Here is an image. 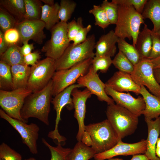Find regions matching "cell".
I'll list each match as a JSON object with an SVG mask.
<instances>
[{"label": "cell", "mask_w": 160, "mask_h": 160, "mask_svg": "<svg viewBox=\"0 0 160 160\" xmlns=\"http://www.w3.org/2000/svg\"><path fill=\"white\" fill-rule=\"evenodd\" d=\"M96 154L91 147L78 141L66 156L65 160H89Z\"/></svg>", "instance_id": "cell-26"}, {"label": "cell", "mask_w": 160, "mask_h": 160, "mask_svg": "<svg viewBox=\"0 0 160 160\" xmlns=\"http://www.w3.org/2000/svg\"><path fill=\"white\" fill-rule=\"evenodd\" d=\"M156 154L160 160V137H159L157 142L156 149Z\"/></svg>", "instance_id": "cell-52"}, {"label": "cell", "mask_w": 160, "mask_h": 160, "mask_svg": "<svg viewBox=\"0 0 160 160\" xmlns=\"http://www.w3.org/2000/svg\"><path fill=\"white\" fill-rule=\"evenodd\" d=\"M105 91L116 104L125 108L138 117L143 114L145 105L142 97L139 96L135 98L128 92H118L106 86Z\"/></svg>", "instance_id": "cell-14"}, {"label": "cell", "mask_w": 160, "mask_h": 160, "mask_svg": "<svg viewBox=\"0 0 160 160\" xmlns=\"http://www.w3.org/2000/svg\"><path fill=\"white\" fill-rule=\"evenodd\" d=\"M41 1L44 3V4L49 5H52L55 3L53 0H41Z\"/></svg>", "instance_id": "cell-53"}, {"label": "cell", "mask_w": 160, "mask_h": 160, "mask_svg": "<svg viewBox=\"0 0 160 160\" xmlns=\"http://www.w3.org/2000/svg\"><path fill=\"white\" fill-rule=\"evenodd\" d=\"M106 115L120 140L133 134L137 129L138 117L123 107L108 105Z\"/></svg>", "instance_id": "cell-3"}, {"label": "cell", "mask_w": 160, "mask_h": 160, "mask_svg": "<svg viewBox=\"0 0 160 160\" xmlns=\"http://www.w3.org/2000/svg\"><path fill=\"white\" fill-rule=\"evenodd\" d=\"M82 87H83L82 86L78 84H74L56 95L51 100V103L56 112V118L55 129L50 131L47 136L52 140H57L58 143L64 142L66 140L65 137L60 134L58 130L59 123L61 120L60 115L62 109L65 106L69 110L73 108L72 98L71 97V93L74 89Z\"/></svg>", "instance_id": "cell-12"}, {"label": "cell", "mask_w": 160, "mask_h": 160, "mask_svg": "<svg viewBox=\"0 0 160 160\" xmlns=\"http://www.w3.org/2000/svg\"><path fill=\"white\" fill-rule=\"evenodd\" d=\"M5 39L9 46L16 44L20 41L18 31L15 28L9 29L4 33Z\"/></svg>", "instance_id": "cell-43"}, {"label": "cell", "mask_w": 160, "mask_h": 160, "mask_svg": "<svg viewBox=\"0 0 160 160\" xmlns=\"http://www.w3.org/2000/svg\"><path fill=\"white\" fill-rule=\"evenodd\" d=\"M76 82L96 96L99 100L105 102L108 105L115 104L113 100L105 92V83L101 80L97 73L94 72L91 66L87 73L79 78Z\"/></svg>", "instance_id": "cell-16"}, {"label": "cell", "mask_w": 160, "mask_h": 160, "mask_svg": "<svg viewBox=\"0 0 160 160\" xmlns=\"http://www.w3.org/2000/svg\"><path fill=\"white\" fill-rule=\"evenodd\" d=\"M83 27L82 18L81 17H78L77 20H73L67 23L68 36L70 42L73 41L78 32Z\"/></svg>", "instance_id": "cell-40"}, {"label": "cell", "mask_w": 160, "mask_h": 160, "mask_svg": "<svg viewBox=\"0 0 160 160\" xmlns=\"http://www.w3.org/2000/svg\"><path fill=\"white\" fill-rule=\"evenodd\" d=\"M56 71V60L48 57L31 66L27 89L32 92L44 89L52 80Z\"/></svg>", "instance_id": "cell-7"}, {"label": "cell", "mask_w": 160, "mask_h": 160, "mask_svg": "<svg viewBox=\"0 0 160 160\" xmlns=\"http://www.w3.org/2000/svg\"><path fill=\"white\" fill-rule=\"evenodd\" d=\"M45 24L41 20L25 19L16 24V28L19 32L20 41L22 43L32 40L41 44L45 37L43 30Z\"/></svg>", "instance_id": "cell-15"}, {"label": "cell", "mask_w": 160, "mask_h": 160, "mask_svg": "<svg viewBox=\"0 0 160 160\" xmlns=\"http://www.w3.org/2000/svg\"><path fill=\"white\" fill-rule=\"evenodd\" d=\"M11 66L4 61H0V88L5 91L13 90Z\"/></svg>", "instance_id": "cell-30"}, {"label": "cell", "mask_w": 160, "mask_h": 160, "mask_svg": "<svg viewBox=\"0 0 160 160\" xmlns=\"http://www.w3.org/2000/svg\"><path fill=\"white\" fill-rule=\"evenodd\" d=\"M100 6L104 10L111 24H116L118 17V5L112 1L105 0Z\"/></svg>", "instance_id": "cell-38"}, {"label": "cell", "mask_w": 160, "mask_h": 160, "mask_svg": "<svg viewBox=\"0 0 160 160\" xmlns=\"http://www.w3.org/2000/svg\"><path fill=\"white\" fill-rule=\"evenodd\" d=\"M140 94L143 98L145 107L143 114L145 119L153 120L160 115V97L151 93L143 86L140 87Z\"/></svg>", "instance_id": "cell-21"}, {"label": "cell", "mask_w": 160, "mask_h": 160, "mask_svg": "<svg viewBox=\"0 0 160 160\" xmlns=\"http://www.w3.org/2000/svg\"><path fill=\"white\" fill-rule=\"evenodd\" d=\"M151 59H142L134 65L131 75L138 85L140 87L145 86L151 94L160 97V85L155 79Z\"/></svg>", "instance_id": "cell-11"}, {"label": "cell", "mask_w": 160, "mask_h": 160, "mask_svg": "<svg viewBox=\"0 0 160 160\" xmlns=\"http://www.w3.org/2000/svg\"><path fill=\"white\" fill-rule=\"evenodd\" d=\"M9 45L6 41L4 33L0 30V55L4 53L7 49Z\"/></svg>", "instance_id": "cell-47"}, {"label": "cell", "mask_w": 160, "mask_h": 160, "mask_svg": "<svg viewBox=\"0 0 160 160\" xmlns=\"http://www.w3.org/2000/svg\"><path fill=\"white\" fill-rule=\"evenodd\" d=\"M107 160H124L121 159H120L118 158H111L108 159Z\"/></svg>", "instance_id": "cell-54"}, {"label": "cell", "mask_w": 160, "mask_h": 160, "mask_svg": "<svg viewBox=\"0 0 160 160\" xmlns=\"http://www.w3.org/2000/svg\"><path fill=\"white\" fill-rule=\"evenodd\" d=\"M59 7L60 4L57 2L52 5L44 4L41 7L40 20L45 23L47 30H50L60 22L58 15Z\"/></svg>", "instance_id": "cell-25"}, {"label": "cell", "mask_w": 160, "mask_h": 160, "mask_svg": "<svg viewBox=\"0 0 160 160\" xmlns=\"http://www.w3.org/2000/svg\"><path fill=\"white\" fill-rule=\"evenodd\" d=\"M150 32L152 40V48L148 59H151L160 56V37L152 30H150Z\"/></svg>", "instance_id": "cell-42"}, {"label": "cell", "mask_w": 160, "mask_h": 160, "mask_svg": "<svg viewBox=\"0 0 160 160\" xmlns=\"http://www.w3.org/2000/svg\"><path fill=\"white\" fill-rule=\"evenodd\" d=\"M52 81L51 80L42 90L32 92L25 99L20 111L21 117L27 123L30 118L38 119L47 126L52 100Z\"/></svg>", "instance_id": "cell-1"}, {"label": "cell", "mask_w": 160, "mask_h": 160, "mask_svg": "<svg viewBox=\"0 0 160 160\" xmlns=\"http://www.w3.org/2000/svg\"><path fill=\"white\" fill-rule=\"evenodd\" d=\"M0 160H1V159H0Z\"/></svg>", "instance_id": "cell-57"}, {"label": "cell", "mask_w": 160, "mask_h": 160, "mask_svg": "<svg viewBox=\"0 0 160 160\" xmlns=\"http://www.w3.org/2000/svg\"><path fill=\"white\" fill-rule=\"evenodd\" d=\"M0 117L7 121L19 133L23 142L28 147L32 153H38L37 143L40 128L36 124L33 123L28 124L23 121L12 118L2 109H0Z\"/></svg>", "instance_id": "cell-10"}, {"label": "cell", "mask_w": 160, "mask_h": 160, "mask_svg": "<svg viewBox=\"0 0 160 160\" xmlns=\"http://www.w3.org/2000/svg\"><path fill=\"white\" fill-rule=\"evenodd\" d=\"M23 45L20 47V49L21 53L24 56L26 55L31 53L34 49V47L33 44H29L28 41H25L23 43Z\"/></svg>", "instance_id": "cell-46"}, {"label": "cell", "mask_w": 160, "mask_h": 160, "mask_svg": "<svg viewBox=\"0 0 160 160\" xmlns=\"http://www.w3.org/2000/svg\"><path fill=\"white\" fill-rule=\"evenodd\" d=\"M67 23L60 21L50 30L51 37L42 47L41 51L47 57L57 60L70 44Z\"/></svg>", "instance_id": "cell-8"}, {"label": "cell", "mask_w": 160, "mask_h": 160, "mask_svg": "<svg viewBox=\"0 0 160 160\" xmlns=\"http://www.w3.org/2000/svg\"><path fill=\"white\" fill-rule=\"evenodd\" d=\"M92 59L85 60L68 69L56 71L52 79V96L54 97L74 84L79 78L86 74L91 65Z\"/></svg>", "instance_id": "cell-6"}, {"label": "cell", "mask_w": 160, "mask_h": 160, "mask_svg": "<svg viewBox=\"0 0 160 160\" xmlns=\"http://www.w3.org/2000/svg\"><path fill=\"white\" fill-rule=\"evenodd\" d=\"M106 86L119 92H132L140 94V87L133 80L131 74L117 71L105 83Z\"/></svg>", "instance_id": "cell-18"}, {"label": "cell", "mask_w": 160, "mask_h": 160, "mask_svg": "<svg viewBox=\"0 0 160 160\" xmlns=\"http://www.w3.org/2000/svg\"><path fill=\"white\" fill-rule=\"evenodd\" d=\"M151 60L153 64V69L160 68V56Z\"/></svg>", "instance_id": "cell-50"}, {"label": "cell", "mask_w": 160, "mask_h": 160, "mask_svg": "<svg viewBox=\"0 0 160 160\" xmlns=\"http://www.w3.org/2000/svg\"><path fill=\"white\" fill-rule=\"evenodd\" d=\"M17 23L13 16L0 7V27L2 31L4 33L9 29L15 28Z\"/></svg>", "instance_id": "cell-37"}, {"label": "cell", "mask_w": 160, "mask_h": 160, "mask_svg": "<svg viewBox=\"0 0 160 160\" xmlns=\"http://www.w3.org/2000/svg\"><path fill=\"white\" fill-rule=\"evenodd\" d=\"M32 92L27 88L9 91L0 89V106L10 117L24 122L21 116V110L25 99Z\"/></svg>", "instance_id": "cell-9"}, {"label": "cell", "mask_w": 160, "mask_h": 160, "mask_svg": "<svg viewBox=\"0 0 160 160\" xmlns=\"http://www.w3.org/2000/svg\"><path fill=\"white\" fill-rule=\"evenodd\" d=\"M13 90L27 88L31 67L26 65L17 64L11 66Z\"/></svg>", "instance_id": "cell-22"}, {"label": "cell", "mask_w": 160, "mask_h": 160, "mask_svg": "<svg viewBox=\"0 0 160 160\" xmlns=\"http://www.w3.org/2000/svg\"><path fill=\"white\" fill-rule=\"evenodd\" d=\"M0 159L22 160L21 155L4 143L0 145Z\"/></svg>", "instance_id": "cell-39"}, {"label": "cell", "mask_w": 160, "mask_h": 160, "mask_svg": "<svg viewBox=\"0 0 160 160\" xmlns=\"http://www.w3.org/2000/svg\"><path fill=\"white\" fill-rule=\"evenodd\" d=\"M0 4L10 14L17 18L25 19V9L24 0H1Z\"/></svg>", "instance_id": "cell-28"}, {"label": "cell", "mask_w": 160, "mask_h": 160, "mask_svg": "<svg viewBox=\"0 0 160 160\" xmlns=\"http://www.w3.org/2000/svg\"><path fill=\"white\" fill-rule=\"evenodd\" d=\"M118 17L114 32L119 38H128L132 40V45L135 47L140 33L141 24H145L141 14L138 13L134 7L118 5Z\"/></svg>", "instance_id": "cell-2"}, {"label": "cell", "mask_w": 160, "mask_h": 160, "mask_svg": "<svg viewBox=\"0 0 160 160\" xmlns=\"http://www.w3.org/2000/svg\"><path fill=\"white\" fill-rule=\"evenodd\" d=\"M119 38L112 30L101 36L96 42L95 56H114L116 51V44Z\"/></svg>", "instance_id": "cell-20"}, {"label": "cell", "mask_w": 160, "mask_h": 160, "mask_svg": "<svg viewBox=\"0 0 160 160\" xmlns=\"http://www.w3.org/2000/svg\"><path fill=\"white\" fill-rule=\"evenodd\" d=\"M81 141L88 146H91L92 144V140L89 134L87 131L84 132Z\"/></svg>", "instance_id": "cell-48"}, {"label": "cell", "mask_w": 160, "mask_h": 160, "mask_svg": "<svg viewBox=\"0 0 160 160\" xmlns=\"http://www.w3.org/2000/svg\"><path fill=\"white\" fill-rule=\"evenodd\" d=\"M92 95L87 88L82 91L78 88L74 89L71 93L74 109V117L76 119L79 126L78 131L76 136L78 141H81L84 131V120L86 112V102Z\"/></svg>", "instance_id": "cell-17"}, {"label": "cell", "mask_w": 160, "mask_h": 160, "mask_svg": "<svg viewBox=\"0 0 160 160\" xmlns=\"http://www.w3.org/2000/svg\"><path fill=\"white\" fill-rule=\"evenodd\" d=\"M149 29L145 24L140 31L137 39L136 47L141 59L149 58L152 48V40Z\"/></svg>", "instance_id": "cell-24"}, {"label": "cell", "mask_w": 160, "mask_h": 160, "mask_svg": "<svg viewBox=\"0 0 160 160\" xmlns=\"http://www.w3.org/2000/svg\"><path fill=\"white\" fill-rule=\"evenodd\" d=\"M84 131L89 134L92 142L91 148L96 154L110 149L121 140L107 119L85 125Z\"/></svg>", "instance_id": "cell-4"}, {"label": "cell", "mask_w": 160, "mask_h": 160, "mask_svg": "<svg viewBox=\"0 0 160 160\" xmlns=\"http://www.w3.org/2000/svg\"><path fill=\"white\" fill-rule=\"evenodd\" d=\"M41 57L40 53L37 51L31 52L24 56V62L25 65L32 66L35 65Z\"/></svg>", "instance_id": "cell-45"}, {"label": "cell", "mask_w": 160, "mask_h": 160, "mask_svg": "<svg viewBox=\"0 0 160 160\" xmlns=\"http://www.w3.org/2000/svg\"><path fill=\"white\" fill-rule=\"evenodd\" d=\"M153 74L156 81L160 85V68L154 69Z\"/></svg>", "instance_id": "cell-51"}, {"label": "cell", "mask_w": 160, "mask_h": 160, "mask_svg": "<svg viewBox=\"0 0 160 160\" xmlns=\"http://www.w3.org/2000/svg\"><path fill=\"white\" fill-rule=\"evenodd\" d=\"M147 0H112V1L118 5L132 6L138 13L141 14Z\"/></svg>", "instance_id": "cell-41"}, {"label": "cell", "mask_w": 160, "mask_h": 160, "mask_svg": "<svg viewBox=\"0 0 160 160\" xmlns=\"http://www.w3.org/2000/svg\"><path fill=\"white\" fill-rule=\"evenodd\" d=\"M111 57L104 56H95L92 59L91 65L95 73L100 71L102 73H106L111 64Z\"/></svg>", "instance_id": "cell-36"}, {"label": "cell", "mask_w": 160, "mask_h": 160, "mask_svg": "<svg viewBox=\"0 0 160 160\" xmlns=\"http://www.w3.org/2000/svg\"><path fill=\"white\" fill-rule=\"evenodd\" d=\"M20 47L17 44L9 46L6 51L0 55L1 60L11 66L17 64L25 65L24 56L21 52Z\"/></svg>", "instance_id": "cell-27"}, {"label": "cell", "mask_w": 160, "mask_h": 160, "mask_svg": "<svg viewBox=\"0 0 160 160\" xmlns=\"http://www.w3.org/2000/svg\"><path fill=\"white\" fill-rule=\"evenodd\" d=\"M148 129L146 150L145 154L149 160H160L156 154L157 140L160 134V116L155 120L145 119Z\"/></svg>", "instance_id": "cell-19"}, {"label": "cell", "mask_w": 160, "mask_h": 160, "mask_svg": "<svg viewBox=\"0 0 160 160\" xmlns=\"http://www.w3.org/2000/svg\"><path fill=\"white\" fill-rule=\"evenodd\" d=\"M89 12L94 16L95 25L105 29L111 24L104 10L100 5H94L92 8L89 10Z\"/></svg>", "instance_id": "cell-34"}, {"label": "cell", "mask_w": 160, "mask_h": 160, "mask_svg": "<svg viewBox=\"0 0 160 160\" xmlns=\"http://www.w3.org/2000/svg\"><path fill=\"white\" fill-rule=\"evenodd\" d=\"M157 33L160 37V29L158 30Z\"/></svg>", "instance_id": "cell-56"}, {"label": "cell", "mask_w": 160, "mask_h": 160, "mask_svg": "<svg viewBox=\"0 0 160 160\" xmlns=\"http://www.w3.org/2000/svg\"><path fill=\"white\" fill-rule=\"evenodd\" d=\"M58 11L60 21L67 23L71 18L76 6V3L71 0H61Z\"/></svg>", "instance_id": "cell-32"}, {"label": "cell", "mask_w": 160, "mask_h": 160, "mask_svg": "<svg viewBox=\"0 0 160 160\" xmlns=\"http://www.w3.org/2000/svg\"><path fill=\"white\" fill-rule=\"evenodd\" d=\"M96 44L94 34L88 37L84 42L73 45L70 44L62 55L56 60V71L68 68L76 64L95 56Z\"/></svg>", "instance_id": "cell-5"}, {"label": "cell", "mask_w": 160, "mask_h": 160, "mask_svg": "<svg viewBox=\"0 0 160 160\" xmlns=\"http://www.w3.org/2000/svg\"><path fill=\"white\" fill-rule=\"evenodd\" d=\"M25 3V19L40 20L41 7L43 5L40 0H24Z\"/></svg>", "instance_id": "cell-31"}, {"label": "cell", "mask_w": 160, "mask_h": 160, "mask_svg": "<svg viewBox=\"0 0 160 160\" xmlns=\"http://www.w3.org/2000/svg\"><path fill=\"white\" fill-rule=\"evenodd\" d=\"M146 150V140L142 139L140 141L132 143H125L120 140L110 149L96 154L93 158L95 160H105L117 156L145 154Z\"/></svg>", "instance_id": "cell-13"}, {"label": "cell", "mask_w": 160, "mask_h": 160, "mask_svg": "<svg viewBox=\"0 0 160 160\" xmlns=\"http://www.w3.org/2000/svg\"><path fill=\"white\" fill-rule=\"evenodd\" d=\"M112 64L119 71L130 74L133 71L134 65L120 51L112 60Z\"/></svg>", "instance_id": "cell-33"}, {"label": "cell", "mask_w": 160, "mask_h": 160, "mask_svg": "<svg viewBox=\"0 0 160 160\" xmlns=\"http://www.w3.org/2000/svg\"></svg>", "instance_id": "cell-58"}, {"label": "cell", "mask_w": 160, "mask_h": 160, "mask_svg": "<svg viewBox=\"0 0 160 160\" xmlns=\"http://www.w3.org/2000/svg\"><path fill=\"white\" fill-rule=\"evenodd\" d=\"M143 18H148L152 22V30L157 33L160 29V0H148L142 13Z\"/></svg>", "instance_id": "cell-23"}, {"label": "cell", "mask_w": 160, "mask_h": 160, "mask_svg": "<svg viewBox=\"0 0 160 160\" xmlns=\"http://www.w3.org/2000/svg\"><path fill=\"white\" fill-rule=\"evenodd\" d=\"M23 160H36V159L33 157H30L28 159H24Z\"/></svg>", "instance_id": "cell-55"}, {"label": "cell", "mask_w": 160, "mask_h": 160, "mask_svg": "<svg viewBox=\"0 0 160 160\" xmlns=\"http://www.w3.org/2000/svg\"><path fill=\"white\" fill-rule=\"evenodd\" d=\"M130 160H149L145 154H140L133 155Z\"/></svg>", "instance_id": "cell-49"}, {"label": "cell", "mask_w": 160, "mask_h": 160, "mask_svg": "<svg viewBox=\"0 0 160 160\" xmlns=\"http://www.w3.org/2000/svg\"><path fill=\"white\" fill-rule=\"evenodd\" d=\"M92 28L90 24L88 25L86 27L82 28L77 33L72 43L73 45L80 44L86 40L87 36Z\"/></svg>", "instance_id": "cell-44"}, {"label": "cell", "mask_w": 160, "mask_h": 160, "mask_svg": "<svg viewBox=\"0 0 160 160\" xmlns=\"http://www.w3.org/2000/svg\"><path fill=\"white\" fill-rule=\"evenodd\" d=\"M43 143L49 149L51 155L50 160H65L67 156L71 149L64 148L60 143H58L56 146L50 145L44 138L42 139Z\"/></svg>", "instance_id": "cell-35"}, {"label": "cell", "mask_w": 160, "mask_h": 160, "mask_svg": "<svg viewBox=\"0 0 160 160\" xmlns=\"http://www.w3.org/2000/svg\"><path fill=\"white\" fill-rule=\"evenodd\" d=\"M119 51H121L134 65L141 59L136 47L127 43L124 39L119 38L117 43Z\"/></svg>", "instance_id": "cell-29"}]
</instances>
